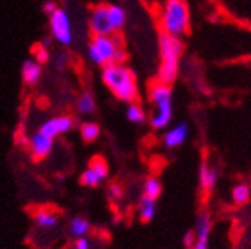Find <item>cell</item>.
I'll return each instance as SVG.
<instances>
[{
	"instance_id": "cell-1",
	"label": "cell",
	"mask_w": 251,
	"mask_h": 249,
	"mask_svg": "<svg viewBox=\"0 0 251 249\" xmlns=\"http://www.w3.org/2000/svg\"><path fill=\"white\" fill-rule=\"evenodd\" d=\"M102 81L112 94L126 103L136 102L138 84L133 72L124 65L111 63L102 68Z\"/></svg>"
},
{
	"instance_id": "cell-2",
	"label": "cell",
	"mask_w": 251,
	"mask_h": 249,
	"mask_svg": "<svg viewBox=\"0 0 251 249\" xmlns=\"http://www.w3.org/2000/svg\"><path fill=\"white\" fill-rule=\"evenodd\" d=\"M127 14L120 5L100 3L91 9L90 30L94 36H114L126 25Z\"/></svg>"
},
{
	"instance_id": "cell-3",
	"label": "cell",
	"mask_w": 251,
	"mask_h": 249,
	"mask_svg": "<svg viewBox=\"0 0 251 249\" xmlns=\"http://www.w3.org/2000/svg\"><path fill=\"white\" fill-rule=\"evenodd\" d=\"M150 103L151 115L150 126L154 130H165L174 118V105H172V88L165 82L152 84L150 88Z\"/></svg>"
},
{
	"instance_id": "cell-4",
	"label": "cell",
	"mask_w": 251,
	"mask_h": 249,
	"mask_svg": "<svg viewBox=\"0 0 251 249\" xmlns=\"http://www.w3.org/2000/svg\"><path fill=\"white\" fill-rule=\"evenodd\" d=\"M181 38H175L166 33L159 36V51H160V66H159V81L172 85L179 73V57L182 52Z\"/></svg>"
},
{
	"instance_id": "cell-5",
	"label": "cell",
	"mask_w": 251,
	"mask_h": 249,
	"mask_svg": "<svg viewBox=\"0 0 251 249\" xmlns=\"http://www.w3.org/2000/svg\"><path fill=\"white\" fill-rule=\"evenodd\" d=\"M162 32L175 38L184 36L190 28V9L185 0H165L160 11Z\"/></svg>"
},
{
	"instance_id": "cell-6",
	"label": "cell",
	"mask_w": 251,
	"mask_h": 249,
	"mask_svg": "<svg viewBox=\"0 0 251 249\" xmlns=\"http://www.w3.org/2000/svg\"><path fill=\"white\" fill-rule=\"evenodd\" d=\"M123 48L121 39L118 35L114 36H93L88 46H87V55L91 63L96 66H106L114 63L117 52Z\"/></svg>"
},
{
	"instance_id": "cell-7",
	"label": "cell",
	"mask_w": 251,
	"mask_h": 249,
	"mask_svg": "<svg viewBox=\"0 0 251 249\" xmlns=\"http://www.w3.org/2000/svg\"><path fill=\"white\" fill-rule=\"evenodd\" d=\"M50 30L52 38L63 46H69L74 42V28L69 14L58 8L50 15Z\"/></svg>"
},
{
	"instance_id": "cell-8",
	"label": "cell",
	"mask_w": 251,
	"mask_h": 249,
	"mask_svg": "<svg viewBox=\"0 0 251 249\" xmlns=\"http://www.w3.org/2000/svg\"><path fill=\"white\" fill-rule=\"evenodd\" d=\"M109 175V167L105 158L99 157H93L88 163V167L81 173L79 182L81 185L87 186V188H96L99 186Z\"/></svg>"
},
{
	"instance_id": "cell-9",
	"label": "cell",
	"mask_w": 251,
	"mask_h": 249,
	"mask_svg": "<svg viewBox=\"0 0 251 249\" xmlns=\"http://www.w3.org/2000/svg\"><path fill=\"white\" fill-rule=\"evenodd\" d=\"M74 124H75V121L69 115L54 116V118H51V119H48V121H45L42 124L39 132L44 133L45 136L54 139V137H57L60 135H65V133L71 132L74 129Z\"/></svg>"
},
{
	"instance_id": "cell-10",
	"label": "cell",
	"mask_w": 251,
	"mask_h": 249,
	"mask_svg": "<svg viewBox=\"0 0 251 249\" xmlns=\"http://www.w3.org/2000/svg\"><path fill=\"white\" fill-rule=\"evenodd\" d=\"M196 239L190 249H209V236L212 231V220L208 212H201L198 215L196 226H195Z\"/></svg>"
},
{
	"instance_id": "cell-11",
	"label": "cell",
	"mask_w": 251,
	"mask_h": 249,
	"mask_svg": "<svg viewBox=\"0 0 251 249\" xmlns=\"http://www.w3.org/2000/svg\"><path fill=\"white\" fill-rule=\"evenodd\" d=\"M28 148L31 152V157H33L35 161H41L44 158H47L51 154L52 148H54V139L45 136L41 132H36L35 135H31L28 139Z\"/></svg>"
},
{
	"instance_id": "cell-12",
	"label": "cell",
	"mask_w": 251,
	"mask_h": 249,
	"mask_svg": "<svg viewBox=\"0 0 251 249\" xmlns=\"http://www.w3.org/2000/svg\"><path fill=\"white\" fill-rule=\"evenodd\" d=\"M188 133H190V129H188V124L185 121L178 122L176 126L171 127L169 130H166V133L163 135L162 143L166 149H175L179 148L181 145H184V142L188 137Z\"/></svg>"
},
{
	"instance_id": "cell-13",
	"label": "cell",
	"mask_w": 251,
	"mask_h": 249,
	"mask_svg": "<svg viewBox=\"0 0 251 249\" xmlns=\"http://www.w3.org/2000/svg\"><path fill=\"white\" fill-rule=\"evenodd\" d=\"M218 182V170L211 166L206 160L201 163L199 167V185L203 193H211Z\"/></svg>"
},
{
	"instance_id": "cell-14",
	"label": "cell",
	"mask_w": 251,
	"mask_h": 249,
	"mask_svg": "<svg viewBox=\"0 0 251 249\" xmlns=\"http://www.w3.org/2000/svg\"><path fill=\"white\" fill-rule=\"evenodd\" d=\"M21 76L27 85H36L42 76V65L31 58L25 60L21 66Z\"/></svg>"
},
{
	"instance_id": "cell-15",
	"label": "cell",
	"mask_w": 251,
	"mask_h": 249,
	"mask_svg": "<svg viewBox=\"0 0 251 249\" xmlns=\"http://www.w3.org/2000/svg\"><path fill=\"white\" fill-rule=\"evenodd\" d=\"M157 213V200L142 196L138 203V216L142 223H151Z\"/></svg>"
},
{
	"instance_id": "cell-16",
	"label": "cell",
	"mask_w": 251,
	"mask_h": 249,
	"mask_svg": "<svg viewBox=\"0 0 251 249\" xmlns=\"http://www.w3.org/2000/svg\"><path fill=\"white\" fill-rule=\"evenodd\" d=\"M33 220H35L36 226L41 227V228H44V230H52L58 224V216H57V213H54V212H51L48 209L38 210L35 213V216H33Z\"/></svg>"
},
{
	"instance_id": "cell-17",
	"label": "cell",
	"mask_w": 251,
	"mask_h": 249,
	"mask_svg": "<svg viewBox=\"0 0 251 249\" xmlns=\"http://www.w3.org/2000/svg\"><path fill=\"white\" fill-rule=\"evenodd\" d=\"M90 230H91V224L84 216H74L69 221V234L75 239L87 237Z\"/></svg>"
},
{
	"instance_id": "cell-18",
	"label": "cell",
	"mask_w": 251,
	"mask_h": 249,
	"mask_svg": "<svg viewBox=\"0 0 251 249\" xmlns=\"http://www.w3.org/2000/svg\"><path fill=\"white\" fill-rule=\"evenodd\" d=\"M142 191H144V196L157 200V199H159V197L162 196L163 185H162L160 179L157 178V176H148V178L144 181Z\"/></svg>"
},
{
	"instance_id": "cell-19",
	"label": "cell",
	"mask_w": 251,
	"mask_h": 249,
	"mask_svg": "<svg viewBox=\"0 0 251 249\" xmlns=\"http://www.w3.org/2000/svg\"><path fill=\"white\" fill-rule=\"evenodd\" d=\"M76 111L81 115H93L96 111V100L90 91H84L76 100Z\"/></svg>"
},
{
	"instance_id": "cell-20",
	"label": "cell",
	"mask_w": 251,
	"mask_h": 249,
	"mask_svg": "<svg viewBox=\"0 0 251 249\" xmlns=\"http://www.w3.org/2000/svg\"><path fill=\"white\" fill-rule=\"evenodd\" d=\"M79 135L81 139L87 143H91L94 140H98L100 136V127L98 122H93V121H87L82 122L81 127H79Z\"/></svg>"
},
{
	"instance_id": "cell-21",
	"label": "cell",
	"mask_w": 251,
	"mask_h": 249,
	"mask_svg": "<svg viewBox=\"0 0 251 249\" xmlns=\"http://www.w3.org/2000/svg\"><path fill=\"white\" fill-rule=\"evenodd\" d=\"M126 116H127V119L132 124H136V126L145 124V121H147V112H145V109L139 103H136V102L127 103V108H126Z\"/></svg>"
},
{
	"instance_id": "cell-22",
	"label": "cell",
	"mask_w": 251,
	"mask_h": 249,
	"mask_svg": "<svg viewBox=\"0 0 251 249\" xmlns=\"http://www.w3.org/2000/svg\"><path fill=\"white\" fill-rule=\"evenodd\" d=\"M251 197V188L245 182H239L232 188V202L238 206H244L248 203Z\"/></svg>"
},
{
	"instance_id": "cell-23",
	"label": "cell",
	"mask_w": 251,
	"mask_h": 249,
	"mask_svg": "<svg viewBox=\"0 0 251 249\" xmlns=\"http://www.w3.org/2000/svg\"><path fill=\"white\" fill-rule=\"evenodd\" d=\"M31 54H33L35 61H38L39 65H45L50 60V52L45 48V45H42V44H36L31 46Z\"/></svg>"
},
{
	"instance_id": "cell-24",
	"label": "cell",
	"mask_w": 251,
	"mask_h": 249,
	"mask_svg": "<svg viewBox=\"0 0 251 249\" xmlns=\"http://www.w3.org/2000/svg\"><path fill=\"white\" fill-rule=\"evenodd\" d=\"M124 194V190H123V186L118 183V182H112L109 185V196L114 199V200H120Z\"/></svg>"
},
{
	"instance_id": "cell-25",
	"label": "cell",
	"mask_w": 251,
	"mask_h": 249,
	"mask_svg": "<svg viewBox=\"0 0 251 249\" xmlns=\"http://www.w3.org/2000/svg\"><path fill=\"white\" fill-rule=\"evenodd\" d=\"M195 239H196L195 230H188V231L185 233V236H184V246H185L187 249H190V248L193 246V243H195Z\"/></svg>"
},
{
	"instance_id": "cell-26",
	"label": "cell",
	"mask_w": 251,
	"mask_h": 249,
	"mask_svg": "<svg viewBox=\"0 0 251 249\" xmlns=\"http://www.w3.org/2000/svg\"><path fill=\"white\" fill-rule=\"evenodd\" d=\"M90 240L87 237H78L74 242V249H90Z\"/></svg>"
},
{
	"instance_id": "cell-27",
	"label": "cell",
	"mask_w": 251,
	"mask_h": 249,
	"mask_svg": "<svg viewBox=\"0 0 251 249\" xmlns=\"http://www.w3.org/2000/svg\"><path fill=\"white\" fill-rule=\"evenodd\" d=\"M57 9H58V6H57V3L54 2V0H48V2L44 5V12H45V14H48V15L54 14Z\"/></svg>"
}]
</instances>
